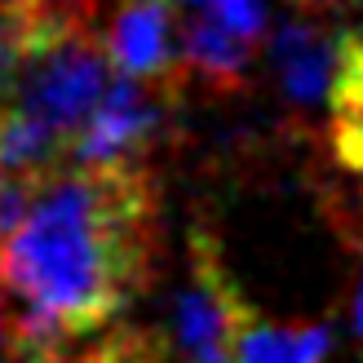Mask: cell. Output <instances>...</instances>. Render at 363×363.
Here are the masks:
<instances>
[{
    "label": "cell",
    "mask_w": 363,
    "mask_h": 363,
    "mask_svg": "<svg viewBox=\"0 0 363 363\" xmlns=\"http://www.w3.org/2000/svg\"><path fill=\"white\" fill-rule=\"evenodd\" d=\"M0 182H5V169H0Z\"/></svg>",
    "instance_id": "5bb4252c"
},
{
    "label": "cell",
    "mask_w": 363,
    "mask_h": 363,
    "mask_svg": "<svg viewBox=\"0 0 363 363\" xmlns=\"http://www.w3.org/2000/svg\"><path fill=\"white\" fill-rule=\"evenodd\" d=\"M164 94L160 84H142L120 76L94 106V116L80 124V133L67 147V164L76 169H106V164H147L151 142L164 129Z\"/></svg>",
    "instance_id": "3957f363"
},
{
    "label": "cell",
    "mask_w": 363,
    "mask_h": 363,
    "mask_svg": "<svg viewBox=\"0 0 363 363\" xmlns=\"http://www.w3.org/2000/svg\"><path fill=\"white\" fill-rule=\"evenodd\" d=\"M5 354H9V359H13V350H9V346H0V359H5Z\"/></svg>",
    "instance_id": "4fadbf2b"
},
{
    "label": "cell",
    "mask_w": 363,
    "mask_h": 363,
    "mask_svg": "<svg viewBox=\"0 0 363 363\" xmlns=\"http://www.w3.org/2000/svg\"><path fill=\"white\" fill-rule=\"evenodd\" d=\"M337 53H341V35L323 31L319 18L301 13L288 18L284 31L275 35V62H279V80L293 106H328L333 94V76H337Z\"/></svg>",
    "instance_id": "8992f818"
},
{
    "label": "cell",
    "mask_w": 363,
    "mask_h": 363,
    "mask_svg": "<svg viewBox=\"0 0 363 363\" xmlns=\"http://www.w3.org/2000/svg\"><path fill=\"white\" fill-rule=\"evenodd\" d=\"M177 5H182L177 45H182V67H186V76L208 84L213 94H235V89H244L248 62H252V49L257 45H248L235 31H226L199 0H177Z\"/></svg>",
    "instance_id": "5b68a950"
},
{
    "label": "cell",
    "mask_w": 363,
    "mask_h": 363,
    "mask_svg": "<svg viewBox=\"0 0 363 363\" xmlns=\"http://www.w3.org/2000/svg\"><path fill=\"white\" fill-rule=\"evenodd\" d=\"M177 0H120L111 31H106V53L120 76H133L142 84L173 89L186 80L177 45Z\"/></svg>",
    "instance_id": "277c9868"
},
{
    "label": "cell",
    "mask_w": 363,
    "mask_h": 363,
    "mask_svg": "<svg viewBox=\"0 0 363 363\" xmlns=\"http://www.w3.org/2000/svg\"><path fill=\"white\" fill-rule=\"evenodd\" d=\"M328 116H333V142H337L341 164L363 173V35L359 31L341 35Z\"/></svg>",
    "instance_id": "ba28073f"
},
{
    "label": "cell",
    "mask_w": 363,
    "mask_h": 363,
    "mask_svg": "<svg viewBox=\"0 0 363 363\" xmlns=\"http://www.w3.org/2000/svg\"><path fill=\"white\" fill-rule=\"evenodd\" d=\"M328 323H270L244 297L230 315V363H328Z\"/></svg>",
    "instance_id": "52a82bcc"
},
{
    "label": "cell",
    "mask_w": 363,
    "mask_h": 363,
    "mask_svg": "<svg viewBox=\"0 0 363 363\" xmlns=\"http://www.w3.org/2000/svg\"><path fill=\"white\" fill-rule=\"evenodd\" d=\"M226 31H235L248 45H262L266 35V5L262 0H199Z\"/></svg>",
    "instance_id": "30bf717a"
},
{
    "label": "cell",
    "mask_w": 363,
    "mask_h": 363,
    "mask_svg": "<svg viewBox=\"0 0 363 363\" xmlns=\"http://www.w3.org/2000/svg\"><path fill=\"white\" fill-rule=\"evenodd\" d=\"M116 80V62L106 53V40H98L89 23H71L53 35H40L18 71L9 106L27 111L53 129L67 147L80 133V124L94 116V106Z\"/></svg>",
    "instance_id": "7a4b0ae2"
},
{
    "label": "cell",
    "mask_w": 363,
    "mask_h": 363,
    "mask_svg": "<svg viewBox=\"0 0 363 363\" xmlns=\"http://www.w3.org/2000/svg\"><path fill=\"white\" fill-rule=\"evenodd\" d=\"M23 53H27V23L18 0H0V106L13 98L18 71H23Z\"/></svg>",
    "instance_id": "9c48e42d"
},
{
    "label": "cell",
    "mask_w": 363,
    "mask_h": 363,
    "mask_svg": "<svg viewBox=\"0 0 363 363\" xmlns=\"http://www.w3.org/2000/svg\"><path fill=\"white\" fill-rule=\"evenodd\" d=\"M160 191L147 164L40 177L27 217L0 244L13 363L49 359L94 337L147 284Z\"/></svg>",
    "instance_id": "6da1fadb"
},
{
    "label": "cell",
    "mask_w": 363,
    "mask_h": 363,
    "mask_svg": "<svg viewBox=\"0 0 363 363\" xmlns=\"http://www.w3.org/2000/svg\"><path fill=\"white\" fill-rule=\"evenodd\" d=\"M40 5L58 9V13H67V18H89V13H94V0H40Z\"/></svg>",
    "instance_id": "8fae6325"
},
{
    "label": "cell",
    "mask_w": 363,
    "mask_h": 363,
    "mask_svg": "<svg viewBox=\"0 0 363 363\" xmlns=\"http://www.w3.org/2000/svg\"><path fill=\"white\" fill-rule=\"evenodd\" d=\"M354 333L363 341V275H359V293H354Z\"/></svg>",
    "instance_id": "7c38bea8"
}]
</instances>
